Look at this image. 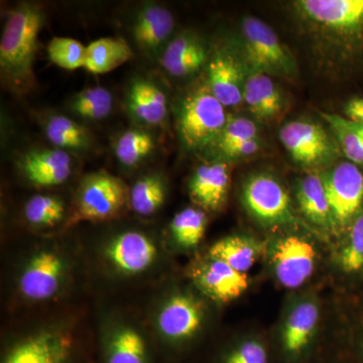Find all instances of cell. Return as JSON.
I'll use <instances>...</instances> for the list:
<instances>
[{
  "label": "cell",
  "instance_id": "6da1fadb",
  "mask_svg": "<svg viewBox=\"0 0 363 363\" xmlns=\"http://www.w3.org/2000/svg\"><path fill=\"white\" fill-rule=\"evenodd\" d=\"M292 11L325 71L363 55V0H297Z\"/></svg>",
  "mask_w": 363,
  "mask_h": 363
},
{
  "label": "cell",
  "instance_id": "7a4b0ae2",
  "mask_svg": "<svg viewBox=\"0 0 363 363\" xmlns=\"http://www.w3.org/2000/svg\"><path fill=\"white\" fill-rule=\"evenodd\" d=\"M44 13L37 4H21L7 14L0 42V72L4 84L25 94L35 86L33 72Z\"/></svg>",
  "mask_w": 363,
  "mask_h": 363
},
{
  "label": "cell",
  "instance_id": "3957f363",
  "mask_svg": "<svg viewBox=\"0 0 363 363\" xmlns=\"http://www.w3.org/2000/svg\"><path fill=\"white\" fill-rule=\"evenodd\" d=\"M240 56L248 74L262 73L291 80L298 67L292 52L264 21L245 16L241 23Z\"/></svg>",
  "mask_w": 363,
  "mask_h": 363
},
{
  "label": "cell",
  "instance_id": "277c9868",
  "mask_svg": "<svg viewBox=\"0 0 363 363\" xmlns=\"http://www.w3.org/2000/svg\"><path fill=\"white\" fill-rule=\"evenodd\" d=\"M228 117L207 82L200 86L185 97L178 109L177 124L184 147L194 152L206 150L223 130Z\"/></svg>",
  "mask_w": 363,
  "mask_h": 363
},
{
  "label": "cell",
  "instance_id": "5b68a950",
  "mask_svg": "<svg viewBox=\"0 0 363 363\" xmlns=\"http://www.w3.org/2000/svg\"><path fill=\"white\" fill-rule=\"evenodd\" d=\"M205 322L201 301L191 294L177 292L162 300L157 308L155 325L162 345L178 352L199 335Z\"/></svg>",
  "mask_w": 363,
  "mask_h": 363
},
{
  "label": "cell",
  "instance_id": "8992f818",
  "mask_svg": "<svg viewBox=\"0 0 363 363\" xmlns=\"http://www.w3.org/2000/svg\"><path fill=\"white\" fill-rule=\"evenodd\" d=\"M130 190L118 177L106 171L85 176L79 185L70 223L116 218L128 204Z\"/></svg>",
  "mask_w": 363,
  "mask_h": 363
},
{
  "label": "cell",
  "instance_id": "52a82bcc",
  "mask_svg": "<svg viewBox=\"0 0 363 363\" xmlns=\"http://www.w3.org/2000/svg\"><path fill=\"white\" fill-rule=\"evenodd\" d=\"M279 135L294 162L304 169L325 171L336 164L340 155L334 135L309 119L289 121L281 126Z\"/></svg>",
  "mask_w": 363,
  "mask_h": 363
},
{
  "label": "cell",
  "instance_id": "ba28073f",
  "mask_svg": "<svg viewBox=\"0 0 363 363\" xmlns=\"http://www.w3.org/2000/svg\"><path fill=\"white\" fill-rule=\"evenodd\" d=\"M241 200L248 214L262 226L298 225L292 200L283 184L269 173L248 177L242 186Z\"/></svg>",
  "mask_w": 363,
  "mask_h": 363
},
{
  "label": "cell",
  "instance_id": "9c48e42d",
  "mask_svg": "<svg viewBox=\"0 0 363 363\" xmlns=\"http://www.w3.org/2000/svg\"><path fill=\"white\" fill-rule=\"evenodd\" d=\"M68 276V262L58 250L40 248L21 267L18 278V293L28 302H47L63 292Z\"/></svg>",
  "mask_w": 363,
  "mask_h": 363
},
{
  "label": "cell",
  "instance_id": "30bf717a",
  "mask_svg": "<svg viewBox=\"0 0 363 363\" xmlns=\"http://www.w3.org/2000/svg\"><path fill=\"white\" fill-rule=\"evenodd\" d=\"M320 175L330 203L335 233L347 231L362 213V171L357 164L345 161L334 164Z\"/></svg>",
  "mask_w": 363,
  "mask_h": 363
},
{
  "label": "cell",
  "instance_id": "8fae6325",
  "mask_svg": "<svg viewBox=\"0 0 363 363\" xmlns=\"http://www.w3.org/2000/svg\"><path fill=\"white\" fill-rule=\"evenodd\" d=\"M76 352L69 330L48 327L7 346L1 363H75Z\"/></svg>",
  "mask_w": 363,
  "mask_h": 363
},
{
  "label": "cell",
  "instance_id": "7c38bea8",
  "mask_svg": "<svg viewBox=\"0 0 363 363\" xmlns=\"http://www.w3.org/2000/svg\"><path fill=\"white\" fill-rule=\"evenodd\" d=\"M269 259L277 281L286 289H298L314 274L317 250L307 238L288 234L272 243Z\"/></svg>",
  "mask_w": 363,
  "mask_h": 363
},
{
  "label": "cell",
  "instance_id": "4fadbf2b",
  "mask_svg": "<svg viewBox=\"0 0 363 363\" xmlns=\"http://www.w3.org/2000/svg\"><path fill=\"white\" fill-rule=\"evenodd\" d=\"M319 305L312 298L294 303L281 327L279 350L283 363H306L320 322Z\"/></svg>",
  "mask_w": 363,
  "mask_h": 363
},
{
  "label": "cell",
  "instance_id": "5bb4252c",
  "mask_svg": "<svg viewBox=\"0 0 363 363\" xmlns=\"http://www.w3.org/2000/svg\"><path fill=\"white\" fill-rule=\"evenodd\" d=\"M104 257L112 271L135 277L150 271L159 259V248L150 236L140 231L116 234L104 245Z\"/></svg>",
  "mask_w": 363,
  "mask_h": 363
},
{
  "label": "cell",
  "instance_id": "9a60e30c",
  "mask_svg": "<svg viewBox=\"0 0 363 363\" xmlns=\"http://www.w3.org/2000/svg\"><path fill=\"white\" fill-rule=\"evenodd\" d=\"M101 363H155L152 346L130 322L114 320L105 327L100 345Z\"/></svg>",
  "mask_w": 363,
  "mask_h": 363
},
{
  "label": "cell",
  "instance_id": "2e32d148",
  "mask_svg": "<svg viewBox=\"0 0 363 363\" xmlns=\"http://www.w3.org/2000/svg\"><path fill=\"white\" fill-rule=\"evenodd\" d=\"M192 279L206 297L223 304L241 297L250 286L247 274L209 255L193 267Z\"/></svg>",
  "mask_w": 363,
  "mask_h": 363
},
{
  "label": "cell",
  "instance_id": "e0dca14e",
  "mask_svg": "<svg viewBox=\"0 0 363 363\" xmlns=\"http://www.w3.org/2000/svg\"><path fill=\"white\" fill-rule=\"evenodd\" d=\"M207 69L208 87L224 107L242 104L248 72L240 54L226 50L217 52L210 58Z\"/></svg>",
  "mask_w": 363,
  "mask_h": 363
},
{
  "label": "cell",
  "instance_id": "ac0fdd59",
  "mask_svg": "<svg viewBox=\"0 0 363 363\" xmlns=\"http://www.w3.org/2000/svg\"><path fill=\"white\" fill-rule=\"evenodd\" d=\"M175 30V18L166 7L149 4L136 14L133 26V39L142 51L156 56L164 51Z\"/></svg>",
  "mask_w": 363,
  "mask_h": 363
},
{
  "label": "cell",
  "instance_id": "d6986e66",
  "mask_svg": "<svg viewBox=\"0 0 363 363\" xmlns=\"http://www.w3.org/2000/svg\"><path fill=\"white\" fill-rule=\"evenodd\" d=\"M230 185L228 164L209 162L201 164L191 177L189 193L193 201L204 209L217 211L224 206Z\"/></svg>",
  "mask_w": 363,
  "mask_h": 363
},
{
  "label": "cell",
  "instance_id": "ffe728a7",
  "mask_svg": "<svg viewBox=\"0 0 363 363\" xmlns=\"http://www.w3.org/2000/svg\"><path fill=\"white\" fill-rule=\"evenodd\" d=\"M21 171L37 187H54L68 180L72 174L70 155L63 150H40L21 159Z\"/></svg>",
  "mask_w": 363,
  "mask_h": 363
},
{
  "label": "cell",
  "instance_id": "44dd1931",
  "mask_svg": "<svg viewBox=\"0 0 363 363\" xmlns=\"http://www.w3.org/2000/svg\"><path fill=\"white\" fill-rule=\"evenodd\" d=\"M207 61L206 45L192 33H183L171 40L160 60L162 68L177 78L197 73Z\"/></svg>",
  "mask_w": 363,
  "mask_h": 363
},
{
  "label": "cell",
  "instance_id": "7402d4cb",
  "mask_svg": "<svg viewBox=\"0 0 363 363\" xmlns=\"http://www.w3.org/2000/svg\"><path fill=\"white\" fill-rule=\"evenodd\" d=\"M243 102L252 116L260 121H274L284 111L283 93L271 76L262 73H250L243 89Z\"/></svg>",
  "mask_w": 363,
  "mask_h": 363
},
{
  "label": "cell",
  "instance_id": "603a6c76",
  "mask_svg": "<svg viewBox=\"0 0 363 363\" xmlns=\"http://www.w3.org/2000/svg\"><path fill=\"white\" fill-rule=\"evenodd\" d=\"M128 111L135 121L150 126L164 123L168 116L166 95L150 81L136 79L128 95Z\"/></svg>",
  "mask_w": 363,
  "mask_h": 363
},
{
  "label": "cell",
  "instance_id": "cb8c5ba5",
  "mask_svg": "<svg viewBox=\"0 0 363 363\" xmlns=\"http://www.w3.org/2000/svg\"><path fill=\"white\" fill-rule=\"evenodd\" d=\"M296 198L301 212L322 230L335 233L330 203L320 174H310L298 181Z\"/></svg>",
  "mask_w": 363,
  "mask_h": 363
},
{
  "label": "cell",
  "instance_id": "d4e9b609",
  "mask_svg": "<svg viewBox=\"0 0 363 363\" xmlns=\"http://www.w3.org/2000/svg\"><path fill=\"white\" fill-rule=\"evenodd\" d=\"M264 245L248 235H230L215 242L209 257L225 262L235 271L247 274L264 252Z\"/></svg>",
  "mask_w": 363,
  "mask_h": 363
},
{
  "label": "cell",
  "instance_id": "484cf974",
  "mask_svg": "<svg viewBox=\"0 0 363 363\" xmlns=\"http://www.w3.org/2000/svg\"><path fill=\"white\" fill-rule=\"evenodd\" d=\"M130 45L121 38H101L87 45L85 69L92 74L116 70L133 58Z\"/></svg>",
  "mask_w": 363,
  "mask_h": 363
},
{
  "label": "cell",
  "instance_id": "4316f807",
  "mask_svg": "<svg viewBox=\"0 0 363 363\" xmlns=\"http://www.w3.org/2000/svg\"><path fill=\"white\" fill-rule=\"evenodd\" d=\"M167 188L159 175H147L135 182L130 189L128 204L136 214L150 216L166 201Z\"/></svg>",
  "mask_w": 363,
  "mask_h": 363
},
{
  "label": "cell",
  "instance_id": "83f0119b",
  "mask_svg": "<svg viewBox=\"0 0 363 363\" xmlns=\"http://www.w3.org/2000/svg\"><path fill=\"white\" fill-rule=\"evenodd\" d=\"M48 140L59 150H83L90 145V135L82 125L64 116H54L45 123Z\"/></svg>",
  "mask_w": 363,
  "mask_h": 363
},
{
  "label": "cell",
  "instance_id": "f1b7e54d",
  "mask_svg": "<svg viewBox=\"0 0 363 363\" xmlns=\"http://www.w3.org/2000/svg\"><path fill=\"white\" fill-rule=\"evenodd\" d=\"M206 226V214L202 210L186 208L174 217L169 230L179 247L192 250L201 242Z\"/></svg>",
  "mask_w": 363,
  "mask_h": 363
},
{
  "label": "cell",
  "instance_id": "f546056e",
  "mask_svg": "<svg viewBox=\"0 0 363 363\" xmlns=\"http://www.w3.org/2000/svg\"><path fill=\"white\" fill-rule=\"evenodd\" d=\"M259 126L252 119L245 116H229L223 130L205 150L213 157L211 162H214L226 150L247 140L259 138Z\"/></svg>",
  "mask_w": 363,
  "mask_h": 363
},
{
  "label": "cell",
  "instance_id": "4dcf8cb0",
  "mask_svg": "<svg viewBox=\"0 0 363 363\" xmlns=\"http://www.w3.org/2000/svg\"><path fill=\"white\" fill-rule=\"evenodd\" d=\"M330 126L331 133L348 161L363 168V140L346 117L338 114L321 113Z\"/></svg>",
  "mask_w": 363,
  "mask_h": 363
},
{
  "label": "cell",
  "instance_id": "1f68e13d",
  "mask_svg": "<svg viewBox=\"0 0 363 363\" xmlns=\"http://www.w3.org/2000/svg\"><path fill=\"white\" fill-rule=\"evenodd\" d=\"M155 149V140L147 131L130 130L119 136L116 143L117 160L125 167H135Z\"/></svg>",
  "mask_w": 363,
  "mask_h": 363
},
{
  "label": "cell",
  "instance_id": "d6a6232c",
  "mask_svg": "<svg viewBox=\"0 0 363 363\" xmlns=\"http://www.w3.org/2000/svg\"><path fill=\"white\" fill-rule=\"evenodd\" d=\"M113 99L104 87L87 88L79 92L72 101V111L89 121H101L111 113Z\"/></svg>",
  "mask_w": 363,
  "mask_h": 363
},
{
  "label": "cell",
  "instance_id": "836d02e7",
  "mask_svg": "<svg viewBox=\"0 0 363 363\" xmlns=\"http://www.w3.org/2000/svg\"><path fill=\"white\" fill-rule=\"evenodd\" d=\"M338 264L347 274L363 271V213L346 231L345 238L339 250Z\"/></svg>",
  "mask_w": 363,
  "mask_h": 363
},
{
  "label": "cell",
  "instance_id": "e575fe53",
  "mask_svg": "<svg viewBox=\"0 0 363 363\" xmlns=\"http://www.w3.org/2000/svg\"><path fill=\"white\" fill-rule=\"evenodd\" d=\"M65 214V206L54 196L35 195L25 205V217L28 222L38 227L56 225Z\"/></svg>",
  "mask_w": 363,
  "mask_h": 363
},
{
  "label": "cell",
  "instance_id": "d590c367",
  "mask_svg": "<svg viewBox=\"0 0 363 363\" xmlns=\"http://www.w3.org/2000/svg\"><path fill=\"white\" fill-rule=\"evenodd\" d=\"M87 45L71 38H54L48 45V56L52 64L68 71L85 68Z\"/></svg>",
  "mask_w": 363,
  "mask_h": 363
},
{
  "label": "cell",
  "instance_id": "8d00e7d4",
  "mask_svg": "<svg viewBox=\"0 0 363 363\" xmlns=\"http://www.w3.org/2000/svg\"><path fill=\"white\" fill-rule=\"evenodd\" d=\"M271 354L264 341L245 338L221 353L217 363H271Z\"/></svg>",
  "mask_w": 363,
  "mask_h": 363
},
{
  "label": "cell",
  "instance_id": "74e56055",
  "mask_svg": "<svg viewBox=\"0 0 363 363\" xmlns=\"http://www.w3.org/2000/svg\"><path fill=\"white\" fill-rule=\"evenodd\" d=\"M262 149V142L259 138L247 140V142L240 143L235 145L231 149L226 150L216 157L214 162H226L238 161L241 159H247V157H252L253 155L257 154Z\"/></svg>",
  "mask_w": 363,
  "mask_h": 363
},
{
  "label": "cell",
  "instance_id": "f35d334b",
  "mask_svg": "<svg viewBox=\"0 0 363 363\" xmlns=\"http://www.w3.org/2000/svg\"><path fill=\"white\" fill-rule=\"evenodd\" d=\"M346 118L363 125V98H353L344 106Z\"/></svg>",
  "mask_w": 363,
  "mask_h": 363
},
{
  "label": "cell",
  "instance_id": "ab89813d",
  "mask_svg": "<svg viewBox=\"0 0 363 363\" xmlns=\"http://www.w3.org/2000/svg\"><path fill=\"white\" fill-rule=\"evenodd\" d=\"M355 358L358 363H363V333L358 339L357 347H355Z\"/></svg>",
  "mask_w": 363,
  "mask_h": 363
},
{
  "label": "cell",
  "instance_id": "60d3db41",
  "mask_svg": "<svg viewBox=\"0 0 363 363\" xmlns=\"http://www.w3.org/2000/svg\"><path fill=\"white\" fill-rule=\"evenodd\" d=\"M350 123H351V125H352V128H354V130L357 131L358 135L362 136V138L363 140V125H362V124L352 123V121H350Z\"/></svg>",
  "mask_w": 363,
  "mask_h": 363
}]
</instances>
